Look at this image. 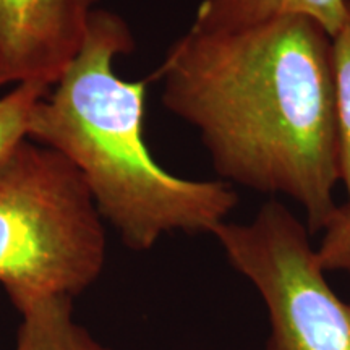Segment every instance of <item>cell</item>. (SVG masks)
<instances>
[{"mask_svg":"<svg viewBox=\"0 0 350 350\" xmlns=\"http://www.w3.org/2000/svg\"><path fill=\"white\" fill-rule=\"evenodd\" d=\"M154 78L163 104L200 131L222 182L287 196L310 234L339 204L331 36L304 16L222 31L190 28Z\"/></svg>","mask_w":350,"mask_h":350,"instance_id":"6da1fadb","label":"cell"},{"mask_svg":"<svg viewBox=\"0 0 350 350\" xmlns=\"http://www.w3.org/2000/svg\"><path fill=\"white\" fill-rule=\"evenodd\" d=\"M135 39L117 13L96 8L85 42L49 94L34 106L28 139L67 157L85 178L100 216L131 250L144 252L170 232L213 234L237 208L222 180L169 174L144 142L146 81L113 70Z\"/></svg>","mask_w":350,"mask_h":350,"instance_id":"7a4b0ae2","label":"cell"},{"mask_svg":"<svg viewBox=\"0 0 350 350\" xmlns=\"http://www.w3.org/2000/svg\"><path fill=\"white\" fill-rule=\"evenodd\" d=\"M100 213L80 170L23 139L0 161V284L12 304L73 297L106 261Z\"/></svg>","mask_w":350,"mask_h":350,"instance_id":"3957f363","label":"cell"},{"mask_svg":"<svg viewBox=\"0 0 350 350\" xmlns=\"http://www.w3.org/2000/svg\"><path fill=\"white\" fill-rule=\"evenodd\" d=\"M213 235L266 306V350H350V301L327 282L305 221L274 200L252 221H226Z\"/></svg>","mask_w":350,"mask_h":350,"instance_id":"277c9868","label":"cell"},{"mask_svg":"<svg viewBox=\"0 0 350 350\" xmlns=\"http://www.w3.org/2000/svg\"><path fill=\"white\" fill-rule=\"evenodd\" d=\"M99 0H0V86H54L85 42Z\"/></svg>","mask_w":350,"mask_h":350,"instance_id":"5b68a950","label":"cell"},{"mask_svg":"<svg viewBox=\"0 0 350 350\" xmlns=\"http://www.w3.org/2000/svg\"><path fill=\"white\" fill-rule=\"evenodd\" d=\"M347 13V0H203L190 28L239 29L281 16H304L332 38Z\"/></svg>","mask_w":350,"mask_h":350,"instance_id":"8992f818","label":"cell"},{"mask_svg":"<svg viewBox=\"0 0 350 350\" xmlns=\"http://www.w3.org/2000/svg\"><path fill=\"white\" fill-rule=\"evenodd\" d=\"M23 317L15 350H109L72 318L70 297H42L16 306Z\"/></svg>","mask_w":350,"mask_h":350,"instance_id":"52a82bcc","label":"cell"},{"mask_svg":"<svg viewBox=\"0 0 350 350\" xmlns=\"http://www.w3.org/2000/svg\"><path fill=\"white\" fill-rule=\"evenodd\" d=\"M331 52L340 183L347 193V201L342 206L350 211V0H347V13H345L344 23L331 38Z\"/></svg>","mask_w":350,"mask_h":350,"instance_id":"ba28073f","label":"cell"},{"mask_svg":"<svg viewBox=\"0 0 350 350\" xmlns=\"http://www.w3.org/2000/svg\"><path fill=\"white\" fill-rule=\"evenodd\" d=\"M51 90V86L41 83H21L0 98V161L28 138L33 109Z\"/></svg>","mask_w":350,"mask_h":350,"instance_id":"9c48e42d","label":"cell"},{"mask_svg":"<svg viewBox=\"0 0 350 350\" xmlns=\"http://www.w3.org/2000/svg\"><path fill=\"white\" fill-rule=\"evenodd\" d=\"M317 253L326 273L339 271L350 275V211L342 204H339L331 222L323 230Z\"/></svg>","mask_w":350,"mask_h":350,"instance_id":"30bf717a","label":"cell"}]
</instances>
